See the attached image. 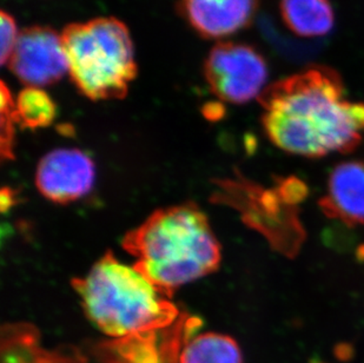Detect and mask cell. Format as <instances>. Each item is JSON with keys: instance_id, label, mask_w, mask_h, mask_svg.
<instances>
[{"instance_id": "13", "label": "cell", "mask_w": 364, "mask_h": 363, "mask_svg": "<svg viewBox=\"0 0 364 363\" xmlns=\"http://www.w3.org/2000/svg\"><path fill=\"white\" fill-rule=\"evenodd\" d=\"M18 123L16 103L11 93L1 83V157L14 159V124Z\"/></svg>"}, {"instance_id": "5", "label": "cell", "mask_w": 364, "mask_h": 363, "mask_svg": "<svg viewBox=\"0 0 364 363\" xmlns=\"http://www.w3.org/2000/svg\"><path fill=\"white\" fill-rule=\"evenodd\" d=\"M204 75L211 93L227 103H247L259 98L268 88L264 57L242 43H217L206 57Z\"/></svg>"}, {"instance_id": "11", "label": "cell", "mask_w": 364, "mask_h": 363, "mask_svg": "<svg viewBox=\"0 0 364 363\" xmlns=\"http://www.w3.org/2000/svg\"><path fill=\"white\" fill-rule=\"evenodd\" d=\"M178 363H243V357L238 343L230 336L205 332L182 347Z\"/></svg>"}, {"instance_id": "7", "label": "cell", "mask_w": 364, "mask_h": 363, "mask_svg": "<svg viewBox=\"0 0 364 363\" xmlns=\"http://www.w3.org/2000/svg\"><path fill=\"white\" fill-rule=\"evenodd\" d=\"M92 159L78 149H57L39 162L36 185L52 202L66 204L82 199L95 183Z\"/></svg>"}, {"instance_id": "12", "label": "cell", "mask_w": 364, "mask_h": 363, "mask_svg": "<svg viewBox=\"0 0 364 363\" xmlns=\"http://www.w3.org/2000/svg\"><path fill=\"white\" fill-rule=\"evenodd\" d=\"M14 103L18 123L32 130L48 127L57 115L55 102L41 88L26 86Z\"/></svg>"}, {"instance_id": "2", "label": "cell", "mask_w": 364, "mask_h": 363, "mask_svg": "<svg viewBox=\"0 0 364 363\" xmlns=\"http://www.w3.org/2000/svg\"><path fill=\"white\" fill-rule=\"evenodd\" d=\"M134 267L171 298L183 285L213 274L222 260L209 219L193 203L157 210L124 237Z\"/></svg>"}, {"instance_id": "1", "label": "cell", "mask_w": 364, "mask_h": 363, "mask_svg": "<svg viewBox=\"0 0 364 363\" xmlns=\"http://www.w3.org/2000/svg\"><path fill=\"white\" fill-rule=\"evenodd\" d=\"M346 96L340 75L326 66L279 79L258 98L265 134L279 149L306 157L353 151L364 136V103Z\"/></svg>"}, {"instance_id": "10", "label": "cell", "mask_w": 364, "mask_h": 363, "mask_svg": "<svg viewBox=\"0 0 364 363\" xmlns=\"http://www.w3.org/2000/svg\"><path fill=\"white\" fill-rule=\"evenodd\" d=\"M279 10L287 28L301 37H320L335 24L329 0H279Z\"/></svg>"}, {"instance_id": "3", "label": "cell", "mask_w": 364, "mask_h": 363, "mask_svg": "<svg viewBox=\"0 0 364 363\" xmlns=\"http://www.w3.org/2000/svg\"><path fill=\"white\" fill-rule=\"evenodd\" d=\"M73 287L87 319L114 339L162 332L186 315L136 268L122 263L111 251L85 276L73 278Z\"/></svg>"}, {"instance_id": "8", "label": "cell", "mask_w": 364, "mask_h": 363, "mask_svg": "<svg viewBox=\"0 0 364 363\" xmlns=\"http://www.w3.org/2000/svg\"><path fill=\"white\" fill-rule=\"evenodd\" d=\"M258 6L259 0H181L179 10L198 35L222 39L247 28Z\"/></svg>"}, {"instance_id": "9", "label": "cell", "mask_w": 364, "mask_h": 363, "mask_svg": "<svg viewBox=\"0 0 364 363\" xmlns=\"http://www.w3.org/2000/svg\"><path fill=\"white\" fill-rule=\"evenodd\" d=\"M321 208L326 216L347 226L364 223L363 162H346L333 169Z\"/></svg>"}, {"instance_id": "14", "label": "cell", "mask_w": 364, "mask_h": 363, "mask_svg": "<svg viewBox=\"0 0 364 363\" xmlns=\"http://www.w3.org/2000/svg\"><path fill=\"white\" fill-rule=\"evenodd\" d=\"M0 28H1L0 60H1V64L5 65L9 63L11 56L14 53L21 31H18L17 23L14 21V18L5 11H1V14H0Z\"/></svg>"}, {"instance_id": "6", "label": "cell", "mask_w": 364, "mask_h": 363, "mask_svg": "<svg viewBox=\"0 0 364 363\" xmlns=\"http://www.w3.org/2000/svg\"><path fill=\"white\" fill-rule=\"evenodd\" d=\"M7 65L26 86L41 89L59 82L69 73L62 33L48 26L25 28Z\"/></svg>"}, {"instance_id": "4", "label": "cell", "mask_w": 364, "mask_h": 363, "mask_svg": "<svg viewBox=\"0 0 364 363\" xmlns=\"http://www.w3.org/2000/svg\"><path fill=\"white\" fill-rule=\"evenodd\" d=\"M69 75L91 100H122L137 75L127 25L114 17L70 24L62 32Z\"/></svg>"}]
</instances>
